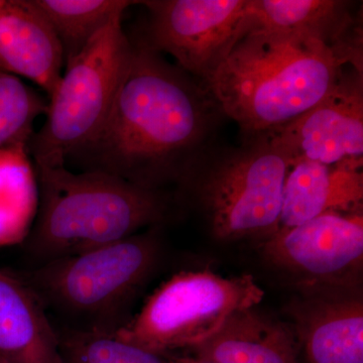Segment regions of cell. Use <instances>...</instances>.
Returning <instances> with one entry per match:
<instances>
[{
	"label": "cell",
	"mask_w": 363,
	"mask_h": 363,
	"mask_svg": "<svg viewBox=\"0 0 363 363\" xmlns=\"http://www.w3.org/2000/svg\"><path fill=\"white\" fill-rule=\"evenodd\" d=\"M223 117L200 81L135 40L104 125L67 162L166 192L216 143Z\"/></svg>",
	"instance_id": "obj_1"
},
{
	"label": "cell",
	"mask_w": 363,
	"mask_h": 363,
	"mask_svg": "<svg viewBox=\"0 0 363 363\" xmlns=\"http://www.w3.org/2000/svg\"><path fill=\"white\" fill-rule=\"evenodd\" d=\"M344 67L320 40L250 30L203 85L241 135L271 133L319 104Z\"/></svg>",
	"instance_id": "obj_2"
},
{
	"label": "cell",
	"mask_w": 363,
	"mask_h": 363,
	"mask_svg": "<svg viewBox=\"0 0 363 363\" xmlns=\"http://www.w3.org/2000/svg\"><path fill=\"white\" fill-rule=\"evenodd\" d=\"M33 167L39 207L25 247L35 266L159 226L171 209L168 193L138 187L104 172Z\"/></svg>",
	"instance_id": "obj_3"
},
{
	"label": "cell",
	"mask_w": 363,
	"mask_h": 363,
	"mask_svg": "<svg viewBox=\"0 0 363 363\" xmlns=\"http://www.w3.org/2000/svg\"><path fill=\"white\" fill-rule=\"evenodd\" d=\"M157 226L88 252L38 264L18 277L60 327L116 334L159 264Z\"/></svg>",
	"instance_id": "obj_4"
},
{
	"label": "cell",
	"mask_w": 363,
	"mask_h": 363,
	"mask_svg": "<svg viewBox=\"0 0 363 363\" xmlns=\"http://www.w3.org/2000/svg\"><path fill=\"white\" fill-rule=\"evenodd\" d=\"M290 156L269 133L214 143L180 187L192 193L215 238L267 240L278 233Z\"/></svg>",
	"instance_id": "obj_5"
},
{
	"label": "cell",
	"mask_w": 363,
	"mask_h": 363,
	"mask_svg": "<svg viewBox=\"0 0 363 363\" xmlns=\"http://www.w3.org/2000/svg\"><path fill=\"white\" fill-rule=\"evenodd\" d=\"M133 42L116 18L97 33L66 72L49 99L45 121L28 145L35 164L66 166L96 135L130 62Z\"/></svg>",
	"instance_id": "obj_6"
},
{
	"label": "cell",
	"mask_w": 363,
	"mask_h": 363,
	"mask_svg": "<svg viewBox=\"0 0 363 363\" xmlns=\"http://www.w3.org/2000/svg\"><path fill=\"white\" fill-rule=\"evenodd\" d=\"M264 292L250 274L181 272L164 281L117 337L164 354L193 350L214 335L234 313L257 307Z\"/></svg>",
	"instance_id": "obj_7"
},
{
	"label": "cell",
	"mask_w": 363,
	"mask_h": 363,
	"mask_svg": "<svg viewBox=\"0 0 363 363\" xmlns=\"http://www.w3.org/2000/svg\"><path fill=\"white\" fill-rule=\"evenodd\" d=\"M140 44L206 82L250 30V0H147Z\"/></svg>",
	"instance_id": "obj_8"
},
{
	"label": "cell",
	"mask_w": 363,
	"mask_h": 363,
	"mask_svg": "<svg viewBox=\"0 0 363 363\" xmlns=\"http://www.w3.org/2000/svg\"><path fill=\"white\" fill-rule=\"evenodd\" d=\"M264 253L300 288L355 286L363 262V212L327 213L281 229L264 240Z\"/></svg>",
	"instance_id": "obj_9"
},
{
	"label": "cell",
	"mask_w": 363,
	"mask_h": 363,
	"mask_svg": "<svg viewBox=\"0 0 363 363\" xmlns=\"http://www.w3.org/2000/svg\"><path fill=\"white\" fill-rule=\"evenodd\" d=\"M269 133L293 162L362 169L363 73L344 67L335 86L319 104Z\"/></svg>",
	"instance_id": "obj_10"
},
{
	"label": "cell",
	"mask_w": 363,
	"mask_h": 363,
	"mask_svg": "<svg viewBox=\"0 0 363 363\" xmlns=\"http://www.w3.org/2000/svg\"><path fill=\"white\" fill-rule=\"evenodd\" d=\"M303 363H363V301L355 286H308L291 303Z\"/></svg>",
	"instance_id": "obj_11"
},
{
	"label": "cell",
	"mask_w": 363,
	"mask_h": 363,
	"mask_svg": "<svg viewBox=\"0 0 363 363\" xmlns=\"http://www.w3.org/2000/svg\"><path fill=\"white\" fill-rule=\"evenodd\" d=\"M342 0H250V30L320 40L343 66L363 73L362 13Z\"/></svg>",
	"instance_id": "obj_12"
},
{
	"label": "cell",
	"mask_w": 363,
	"mask_h": 363,
	"mask_svg": "<svg viewBox=\"0 0 363 363\" xmlns=\"http://www.w3.org/2000/svg\"><path fill=\"white\" fill-rule=\"evenodd\" d=\"M63 64L61 45L33 0H0V69L28 79L49 98Z\"/></svg>",
	"instance_id": "obj_13"
},
{
	"label": "cell",
	"mask_w": 363,
	"mask_h": 363,
	"mask_svg": "<svg viewBox=\"0 0 363 363\" xmlns=\"http://www.w3.org/2000/svg\"><path fill=\"white\" fill-rule=\"evenodd\" d=\"M362 206V169L297 161L286 176L279 230L327 213H358Z\"/></svg>",
	"instance_id": "obj_14"
},
{
	"label": "cell",
	"mask_w": 363,
	"mask_h": 363,
	"mask_svg": "<svg viewBox=\"0 0 363 363\" xmlns=\"http://www.w3.org/2000/svg\"><path fill=\"white\" fill-rule=\"evenodd\" d=\"M0 355L13 363H64L45 308L18 274L1 269Z\"/></svg>",
	"instance_id": "obj_15"
},
{
	"label": "cell",
	"mask_w": 363,
	"mask_h": 363,
	"mask_svg": "<svg viewBox=\"0 0 363 363\" xmlns=\"http://www.w3.org/2000/svg\"><path fill=\"white\" fill-rule=\"evenodd\" d=\"M193 354L212 363H298V346L290 325L257 307L234 313Z\"/></svg>",
	"instance_id": "obj_16"
},
{
	"label": "cell",
	"mask_w": 363,
	"mask_h": 363,
	"mask_svg": "<svg viewBox=\"0 0 363 363\" xmlns=\"http://www.w3.org/2000/svg\"><path fill=\"white\" fill-rule=\"evenodd\" d=\"M39 207V188L28 145L0 149V245L23 240Z\"/></svg>",
	"instance_id": "obj_17"
},
{
	"label": "cell",
	"mask_w": 363,
	"mask_h": 363,
	"mask_svg": "<svg viewBox=\"0 0 363 363\" xmlns=\"http://www.w3.org/2000/svg\"><path fill=\"white\" fill-rule=\"evenodd\" d=\"M56 35L64 62L76 58L91 40L138 1L130 0H33Z\"/></svg>",
	"instance_id": "obj_18"
},
{
	"label": "cell",
	"mask_w": 363,
	"mask_h": 363,
	"mask_svg": "<svg viewBox=\"0 0 363 363\" xmlns=\"http://www.w3.org/2000/svg\"><path fill=\"white\" fill-rule=\"evenodd\" d=\"M64 363H168L161 354L117 337L116 334L56 326Z\"/></svg>",
	"instance_id": "obj_19"
},
{
	"label": "cell",
	"mask_w": 363,
	"mask_h": 363,
	"mask_svg": "<svg viewBox=\"0 0 363 363\" xmlns=\"http://www.w3.org/2000/svg\"><path fill=\"white\" fill-rule=\"evenodd\" d=\"M48 100L16 76L0 74V149L28 145L35 133L33 123L47 114Z\"/></svg>",
	"instance_id": "obj_20"
},
{
	"label": "cell",
	"mask_w": 363,
	"mask_h": 363,
	"mask_svg": "<svg viewBox=\"0 0 363 363\" xmlns=\"http://www.w3.org/2000/svg\"><path fill=\"white\" fill-rule=\"evenodd\" d=\"M168 363H212L209 362H204V360L198 359L195 357H181L176 358V359L169 360Z\"/></svg>",
	"instance_id": "obj_21"
},
{
	"label": "cell",
	"mask_w": 363,
	"mask_h": 363,
	"mask_svg": "<svg viewBox=\"0 0 363 363\" xmlns=\"http://www.w3.org/2000/svg\"><path fill=\"white\" fill-rule=\"evenodd\" d=\"M0 363H13V362H9V359H6V358H4V357H1V355H0Z\"/></svg>",
	"instance_id": "obj_22"
},
{
	"label": "cell",
	"mask_w": 363,
	"mask_h": 363,
	"mask_svg": "<svg viewBox=\"0 0 363 363\" xmlns=\"http://www.w3.org/2000/svg\"><path fill=\"white\" fill-rule=\"evenodd\" d=\"M1 73H4V72L2 71L1 69H0V74H1Z\"/></svg>",
	"instance_id": "obj_23"
}]
</instances>
